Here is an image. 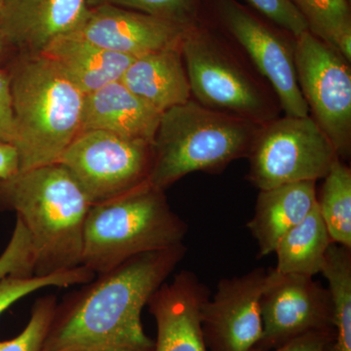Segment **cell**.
<instances>
[{
    "label": "cell",
    "instance_id": "6da1fadb",
    "mask_svg": "<svg viewBox=\"0 0 351 351\" xmlns=\"http://www.w3.org/2000/svg\"><path fill=\"white\" fill-rule=\"evenodd\" d=\"M186 253L182 243L99 274L57 304L41 351H154L142 311Z\"/></svg>",
    "mask_w": 351,
    "mask_h": 351
},
{
    "label": "cell",
    "instance_id": "7a4b0ae2",
    "mask_svg": "<svg viewBox=\"0 0 351 351\" xmlns=\"http://www.w3.org/2000/svg\"><path fill=\"white\" fill-rule=\"evenodd\" d=\"M91 202L59 162L0 179V212H14L29 233L34 276L82 265L83 230Z\"/></svg>",
    "mask_w": 351,
    "mask_h": 351
},
{
    "label": "cell",
    "instance_id": "3957f363",
    "mask_svg": "<svg viewBox=\"0 0 351 351\" xmlns=\"http://www.w3.org/2000/svg\"><path fill=\"white\" fill-rule=\"evenodd\" d=\"M7 69L19 171L58 162L82 131L85 94L43 54L19 53Z\"/></svg>",
    "mask_w": 351,
    "mask_h": 351
},
{
    "label": "cell",
    "instance_id": "277c9868",
    "mask_svg": "<svg viewBox=\"0 0 351 351\" xmlns=\"http://www.w3.org/2000/svg\"><path fill=\"white\" fill-rule=\"evenodd\" d=\"M188 230L165 191L147 181L91 204L83 230L82 265L99 276L136 256L184 243Z\"/></svg>",
    "mask_w": 351,
    "mask_h": 351
},
{
    "label": "cell",
    "instance_id": "5b68a950",
    "mask_svg": "<svg viewBox=\"0 0 351 351\" xmlns=\"http://www.w3.org/2000/svg\"><path fill=\"white\" fill-rule=\"evenodd\" d=\"M261 126L216 112L195 99L162 112L154 140L149 182L166 191L184 176L219 173L248 156Z\"/></svg>",
    "mask_w": 351,
    "mask_h": 351
},
{
    "label": "cell",
    "instance_id": "8992f818",
    "mask_svg": "<svg viewBox=\"0 0 351 351\" xmlns=\"http://www.w3.org/2000/svg\"><path fill=\"white\" fill-rule=\"evenodd\" d=\"M181 50L191 97L201 105L258 125L278 117L280 105L269 83L213 34L193 25Z\"/></svg>",
    "mask_w": 351,
    "mask_h": 351
},
{
    "label": "cell",
    "instance_id": "52a82bcc",
    "mask_svg": "<svg viewBox=\"0 0 351 351\" xmlns=\"http://www.w3.org/2000/svg\"><path fill=\"white\" fill-rule=\"evenodd\" d=\"M249 181L260 191L298 182H316L339 157L311 115L284 117L263 124L248 154Z\"/></svg>",
    "mask_w": 351,
    "mask_h": 351
},
{
    "label": "cell",
    "instance_id": "ba28073f",
    "mask_svg": "<svg viewBox=\"0 0 351 351\" xmlns=\"http://www.w3.org/2000/svg\"><path fill=\"white\" fill-rule=\"evenodd\" d=\"M91 204L149 181L154 144L105 131H82L60 157Z\"/></svg>",
    "mask_w": 351,
    "mask_h": 351
},
{
    "label": "cell",
    "instance_id": "9c48e42d",
    "mask_svg": "<svg viewBox=\"0 0 351 351\" xmlns=\"http://www.w3.org/2000/svg\"><path fill=\"white\" fill-rule=\"evenodd\" d=\"M298 83L309 114L326 134L339 159L351 151L350 62L311 32L295 38Z\"/></svg>",
    "mask_w": 351,
    "mask_h": 351
},
{
    "label": "cell",
    "instance_id": "30bf717a",
    "mask_svg": "<svg viewBox=\"0 0 351 351\" xmlns=\"http://www.w3.org/2000/svg\"><path fill=\"white\" fill-rule=\"evenodd\" d=\"M262 339L255 348L267 351L316 332L334 331L329 291L313 276L267 270L261 297Z\"/></svg>",
    "mask_w": 351,
    "mask_h": 351
},
{
    "label": "cell",
    "instance_id": "8fae6325",
    "mask_svg": "<svg viewBox=\"0 0 351 351\" xmlns=\"http://www.w3.org/2000/svg\"><path fill=\"white\" fill-rule=\"evenodd\" d=\"M221 22L267 80L286 117H308L295 66V38H284L234 0H219Z\"/></svg>",
    "mask_w": 351,
    "mask_h": 351
},
{
    "label": "cell",
    "instance_id": "7c38bea8",
    "mask_svg": "<svg viewBox=\"0 0 351 351\" xmlns=\"http://www.w3.org/2000/svg\"><path fill=\"white\" fill-rule=\"evenodd\" d=\"M267 270L258 267L241 276L219 280L201 311L208 351H250L262 339L261 297Z\"/></svg>",
    "mask_w": 351,
    "mask_h": 351
},
{
    "label": "cell",
    "instance_id": "4fadbf2b",
    "mask_svg": "<svg viewBox=\"0 0 351 351\" xmlns=\"http://www.w3.org/2000/svg\"><path fill=\"white\" fill-rule=\"evenodd\" d=\"M193 25H184L130 9L90 7L75 34L95 45L133 58L180 47Z\"/></svg>",
    "mask_w": 351,
    "mask_h": 351
},
{
    "label": "cell",
    "instance_id": "5bb4252c",
    "mask_svg": "<svg viewBox=\"0 0 351 351\" xmlns=\"http://www.w3.org/2000/svg\"><path fill=\"white\" fill-rule=\"evenodd\" d=\"M209 289L191 270L178 272L163 283L147 302L156 323L154 351H208L201 311Z\"/></svg>",
    "mask_w": 351,
    "mask_h": 351
},
{
    "label": "cell",
    "instance_id": "9a60e30c",
    "mask_svg": "<svg viewBox=\"0 0 351 351\" xmlns=\"http://www.w3.org/2000/svg\"><path fill=\"white\" fill-rule=\"evenodd\" d=\"M89 9L87 0H6L0 27L20 54H41L53 41L77 31Z\"/></svg>",
    "mask_w": 351,
    "mask_h": 351
},
{
    "label": "cell",
    "instance_id": "2e32d148",
    "mask_svg": "<svg viewBox=\"0 0 351 351\" xmlns=\"http://www.w3.org/2000/svg\"><path fill=\"white\" fill-rule=\"evenodd\" d=\"M161 114L119 80L85 95L82 131H105L154 144Z\"/></svg>",
    "mask_w": 351,
    "mask_h": 351
},
{
    "label": "cell",
    "instance_id": "e0dca14e",
    "mask_svg": "<svg viewBox=\"0 0 351 351\" xmlns=\"http://www.w3.org/2000/svg\"><path fill=\"white\" fill-rule=\"evenodd\" d=\"M317 203L316 182H298L260 191L247 228L257 241L258 258L274 254L279 240L299 225Z\"/></svg>",
    "mask_w": 351,
    "mask_h": 351
},
{
    "label": "cell",
    "instance_id": "ac0fdd59",
    "mask_svg": "<svg viewBox=\"0 0 351 351\" xmlns=\"http://www.w3.org/2000/svg\"><path fill=\"white\" fill-rule=\"evenodd\" d=\"M120 82L161 113L193 98L181 46L135 58Z\"/></svg>",
    "mask_w": 351,
    "mask_h": 351
},
{
    "label": "cell",
    "instance_id": "d6986e66",
    "mask_svg": "<svg viewBox=\"0 0 351 351\" xmlns=\"http://www.w3.org/2000/svg\"><path fill=\"white\" fill-rule=\"evenodd\" d=\"M41 54L56 62L85 95L121 80L135 59L95 45L75 34L56 39Z\"/></svg>",
    "mask_w": 351,
    "mask_h": 351
},
{
    "label": "cell",
    "instance_id": "ffe728a7",
    "mask_svg": "<svg viewBox=\"0 0 351 351\" xmlns=\"http://www.w3.org/2000/svg\"><path fill=\"white\" fill-rule=\"evenodd\" d=\"M332 243L316 203L306 219L279 240L274 250L277 257L274 269L281 274L314 277L320 274Z\"/></svg>",
    "mask_w": 351,
    "mask_h": 351
},
{
    "label": "cell",
    "instance_id": "44dd1931",
    "mask_svg": "<svg viewBox=\"0 0 351 351\" xmlns=\"http://www.w3.org/2000/svg\"><path fill=\"white\" fill-rule=\"evenodd\" d=\"M320 274L327 279L332 301V351H351V249L332 242Z\"/></svg>",
    "mask_w": 351,
    "mask_h": 351
},
{
    "label": "cell",
    "instance_id": "7402d4cb",
    "mask_svg": "<svg viewBox=\"0 0 351 351\" xmlns=\"http://www.w3.org/2000/svg\"><path fill=\"white\" fill-rule=\"evenodd\" d=\"M317 195L321 218L334 243L351 249V170L338 159Z\"/></svg>",
    "mask_w": 351,
    "mask_h": 351
},
{
    "label": "cell",
    "instance_id": "603a6c76",
    "mask_svg": "<svg viewBox=\"0 0 351 351\" xmlns=\"http://www.w3.org/2000/svg\"><path fill=\"white\" fill-rule=\"evenodd\" d=\"M308 31L351 61V21L348 0H291Z\"/></svg>",
    "mask_w": 351,
    "mask_h": 351
},
{
    "label": "cell",
    "instance_id": "cb8c5ba5",
    "mask_svg": "<svg viewBox=\"0 0 351 351\" xmlns=\"http://www.w3.org/2000/svg\"><path fill=\"white\" fill-rule=\"evenodd\" d=\"M95 274L84 265L48 276H8L0 282V315L25 295L45 287H69L86 284Z\"/></svg>",
    "mask_w": 351,
    "mask_h": 351
},
{
    "label": "cell",
    "instance_id": "d4e9b609",
    "mask_svg": "<svg viewBox=\"0 0 351 351\" xmlns=\"http://www.w3.org/2000/svg\"><path fill=\"white\" fill-rule=\"evenodd\" d=\"M87 4L121 7L189 27L198 24V0H87Z\"/></svg>",
    "mask_w": 351,
    "mask_h": 351
},
{
    "label": "cell",
    "instance_id": "484cf974",
    "mask_svg": "<svg viewBox=\"0 0 351 351\" xmlns=\"http://www.w3.org/2000/svg\"><path fill=\"white\" fill-rule=\"evenodd\" d=\"M57 299L45 295L34 302L27 326L15 338L0 341V351H41L56 311Z\"/></svg>",
    "mask_w": 351,
    "mask_h": 351
},
{
    "label": "cell",
    "instance_id": "4316f807",
    "mask_svg": "<svg viewBox=\"0 0 351 351\" xmlns=\"http://www.w3.org/2000/svg\"><path fill=\"white\" fill-rule=\"evenodd\" d=\"M31 239L22 221L17 218L12 237L0 255V282L8 276H34Z\"/></svg>",
    "mask_w": 351,
    "mask_h": 351
},
{
    "label": "cell",
    "instance_id": "83f0119b",
    "mask_svg": "<svg viewBox=\"0 0 351 351\" xmlns=\"http://www.w3.org/2000/svg\"><path fill=\"white\" fill-rule=\"evenodd\" d=\"M267 19L288 32L293 38L308 31L304 18L291 0H248Z\"/></svg>",
    "mask_w": 351,
    "mask_h": 351
},
{
    "label": "cell",
    "instance_id": "f1b7e54d",
    "mask_svg": "<svg viewBox=\"0 0 351 351\" xmlns=\"http://www.w3.org/2000/svg\"><path fill=\"white\" fill-rule=\"evenodd\" d=\"M15 142V122L9 85L8 69L0 71V145Z\"/></svg>",
    "mask_w": 351,
    "mask_h": 351
},
{
    "label": "cell",
    "instance_id": "f546056e",
    "mask_svg": "<svg viewBox=\"0 0 351 351\" xmlns=\"http://www.w3.org/2000/svg\"><path fill=\"white\" fill-rule=\"evenodd\" d=\"M335 332H316L304 335L280 348L267 351H332ZM250 351H262L253 348Z\"/></svg>",
    "mask_w": 351,
    "mask_h": 351
},
{
    "label": "cell",
    "instance_id": "4dcf8cb0",
    "mask_svg": "<svg viewBox=\"0 0 351 351\" xmlns=\"http://www.w3.org/2000/svg\"><path fill=\"white\" fill-rule=\"evenodd\" d=\"M19 170V156L15 147L0 145V179L10 177Z\"/></svg>",
    "mask_w": 351,
    "mask_h": 351
},
{
    "label": "cell",
    "instance_id": "1f68e13d",
    "mask_svg": "<svg viewBox=\"0 0 351 351\" xmlns=\"http://www.w3.org/2000/svg\"><path fill=\"white\" fill-rule=\"evenodd\" d=\"M18 54L19 53L17 49L8 40L0 27V71L8 68Z\"/></svg>",
    "mask_w": 351,
    "mask_h": 351
},
{
    "label": "cell",
    "instance_id": "d6a6232c",
    "mask_svg": "<svg viewBox=\"0 0 351 351\" xmlns=\"http://www.w3.org/2000/svg\"><path fill=\"white\" fill-rule=\"evenodd\" d=\"M6 0H0V8H1L2 5H3L4 2H5Z\"/></svg>",
    "mask_w": 351,
    "mask_h": 351
}]
</instances>
